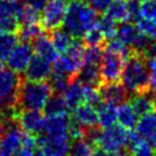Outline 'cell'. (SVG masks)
I'll list each match as a JSON object with an SVG mask.
<instances>
[{
	"label": "cell",
	"mask_w": 156,
	"mask_h": 156,
	"mask_svg": "<svg viewBox=\"0 0 156 156\" xmlns=\"http://www.w3.org/2000/svg\"><path fill=\"white\" fill-rule=\"evenodd\" d=\"M121 79L122 83L130 92V95L149 92V69L147 59L143 54L133 51L126 58Z\"/></svg>",
	"instance_id": "cell-1"
},
{
	"label": "cell",
	"mask_w": 156,
	"mask_h": 156,
	"mask_svg": "<svg viewBox=\"0 0 156 156\" xmlns=\"http://www.w3.org/2000/svg\"><path fill=\"white\" fill-rule=\"evenodd\" d=\"M98 13L84 0H71L63 21L64 30L73 38L82 39L83 35L96 24Z\"/></svg>",
	"instance_id": "cell-2"
},
{
	"label": "cell",
	"mask_w": 156,
	"mask_h": 156,
	"mask_svg": "<svg viewBox=\"0 0 156 156\" xmlns=\"http://www.w3.org/2000/svg\"><path fill=\"white\" fill-rule=\"evenodd\" d=\"M52 94L49 82L30 81L22 78L17 95V109H41Z\"/></svg>",
	"instance_id": "cell-3"
},
{
	"label": "cell",
	"mask_w": 156,
	"mask_h": 156,
	"mask_svg": "<svg viewBox=\"0 0 156 156\" xmlns=\"http://www.w3.org/2000/svg\"><path fill=\"white\" fill-rule=\"evenodd\" d=\"M22 76L9 69H0V113L17 111V95Z\"/></svg>",
	"instance_id": "cell-4"
},
{
	"label": "cell",
	"mask_w": 156,
	"mask_h": 156,
	"mask_svg": "<svg viewBox=\"0 0 156 156\" xmlns=\"http://www.w3.org/2000/svg\"><path fill=\"white\" fill-rule=\"evenodd\" d=\"M84 51L86 46L83 41L74 38L69 49L65 52H63L62 56L58 57V59L55 62L54 69H59L71 80H74L84 63Z\"/></svg>",
	"instance_id": "cell-5"
},
{
	"label": "cell",
	"mask_w": 156,
	"mask_h": 156,
	"mask_svg": "<svg viewBox=\"0 0 156 156\" xmlns=\"http://www.w3.org/2000/svg\"><path fill=\"white\" fill-rule=\"evenodd\" d=\"M130 130H126L123 126H112L100 130L99 136L97 138L95 147L101 148L105 152H117V151H126L128 139Z\"/></svg>",
	"instance_id": "cell-6"
},
{
	"label": "cell",
	"mask_w": 156,
	"mask_h": 156,
	"mask_svg": "<svg viewBox=\"0 0 156 156\" xmlns=\"http://www.w3.org/2000/svg\"><path fill=\"white\" fill-rule=\"evenodd\" d=\"M69 0H49L42 9L40 16V25L44 32H50L54 29L61 27L69 7Z\"/></svg>",
	"instance_id": "cell-7"
},
{
	"label": "cell",
	"mask_w": 156,
	"mask_h": 156,
	"mask_svg": "<svg viewBox=\"0 0 156 156\" xmlns=\"http://www.w3.org/2000/svg\"><path fill=\"white\" fill-rule=\"evenodd\" d=\"M104 49V48H103ZM126 59L116 52L104 49L103 57L99 64L100 78L103 82H115L120 81L123 72Z\"/></svg>",
	"instance_id": "cell-8"
},
{
	"label": "cell",
	"mask_w": 156,
	"mask_h": 156,
	"mask_svg": "<svg viewBox=\"0 0 156 156\" xmlns=\"http://www.w3.org/2000/svg\"><path fill=\"white\" fill-rule=\"evenodd\" d=\"M23 6L18 0H0V31L17 34L20 29L18 16Z\"/></svg>",
	"instance_id": "cell-9"
},
{
	"label": "cell",
	"mask_w": 156,
	"mask_h": 156,
	"mask_svg": "<svg viewBox=\"0 0 156 156\" xmlns=\"http://www.w3.org/2000/svg\"><path fill=\"white\" fill-rule=\"evenodd\" d=\"M16 121L26 133L39 136L44 131V114L40 109H17Z\"/></svg>",
	"instance_id": "cell-10"
},
{
	"label": "cell",
	"mask_w": 156,
	"mask_h": 156,
	"mask_svg": "<svg viewBox=\"0 0 156 156\" xmlns=\"http://www.w3.org/2000/svg\"><path fill=\"white\" fill-rule=\"evenodd\" d=\"M38 146L44 156H69L71 139L69 136H40Z\"/></svg>",
	"instance_id": "cell-11"
},
{
	"label": "cell",
	"mask_w": 156,
	"mask_h": 156,
	"mask_svg": "<svg viewBox=\"0 0 156 156\" xmlns=\"http://www.w3.org/2000/svg\"><path fill=\"white\" fill-rule=\"evenodd\" d=\"M33 56V49L29 42L21 41V44H16V46L12 49L7 58L5 59L9 69L16 73L21 74L25 71L26 66Z\"/></svg>",
	"instance_id": "cell-12"
},
{
	"label": "cell",
	"mask_w": 156,
	"mask_h": 156,
	"mask_svg": "<svg viewBox=\"0 0 156 156\" xmlns=\"http://www.w3.org/2000/svg\"><path fill=\"white\" fill-rule=\"evenodd\" d=\"M23 130L18 123L6 129L0 140V156H16L22 145Z\"/></svg>",
	"instance_id": "cell-13"
},
{
	"label": "cell",
	"mask_w": 156,
	"mask_h": 156,
	"mask_svg": "<svg viewBox=\"0 0 156 156\" xmlns=\"http://www.w3.org/2000/svg\"><path fill=\"white\" fill-rule=\"evenodd\" d=\"M101 99L104 101L114 105H120L124 101H128L130 98V92L126 90L124 84L120 81L115 82H103L98 88Z\"/></svg>",
	"instance_id": "cell-14"
},
{
	"label": "cell",
	"mask_w": 156,
	"mask_h": 156,
	"mask_svg": "<svg viewBox=\"0 0 156 156\" xmlns=\"http://www.w3.org/2000/svg\"><path fill=\"white\" fill-rule=\"evenodd\" d=\"M52 67L51 63L48 62L42 57L32 56L31 61L26 66L24 73V79L30 81H47L50 74H51Z\"/></svg>",
	"instance_id": "cell-15"
},
{
	"label": "cell",
	"mask_w": 156,
	"mask_h": 156,
	"mask_svg": "<svg viewBox=\"0 0 156 156\" xmlns=\"http://www.w3.org/2000/svg\"><path fill=\"white\" fill-rule=\"evenodd\" d=\"M86 94H87V86H84L76 79H74L69 83V86L63 91L62 96L64 97L69 111H73L79 105L84 103Z\"/></svg>",
	"instance_id": "cell-16"
},
{
	"label": "cell",
	"mask_w": 156,
	"mask_h": 156,
	"mask_svg": "<svg viewBox=\"0 0 156 156\" xmlns=\"http://www.w3.org/2000/svg\"><path fill=\"white\" fill-rule=\"evenodd\" d=\"M69 116L67 113L64 114H56V115H49L44 119V131L47 136L51 137H59V136H69Z\"/></svg>",
	"instance_id": "cell-17"
},
{
	"label": "cell",
	"mask_w": 156,
	"mask_h": 156,
	"mask_svg": "<svg viewBox=\"0 0 156 156\" xmlns=\"http://www.w3.org/2000/svg\"><path fill=\"white\" fill-rule=\"evenodd\" d=\"M32 42V49L35 52V55L42 57L44 59H47L50 63H55L58 59V51L54 48L49 35L44 33V31L35 37L34 39L31 41Z\"/></svg>",
	"instance_id": "cell-18"
},
{
	"label": "cell",
	"mask_w": 156,
	"mask_h": 156,
	"mask_svg": "<svg viewBox=\"0 0 156 156\" xmlns=\"http://www.w3.org/2000/svg\"><path fill=\"white\" fill-rule=\"evenodd\" d=\"M71 119L79 123L80 126H82L83 128H91V126H98L97 109L86 103L79 105L78 107H75L72 111Z\"/></svg>",
	"instance_id": "cell-19"
},
{
	"label": "cell",
	"mask_w": 156,
	"mask_h": 156,
	"mask_svg": "<svg viewBox=\"0 0 156 156\" xmlns=\"http://www.w3.org/2000/svg\"><path fill=\"white\" fill-rule=\"evenodd\" d=\"M75 79L87 87L98 88L101 83L99 64L83 63L82 67L80 69Z\"/></svg>",
	"instance_id": "cell-20"
},
{
	"label": "cell",
	"mask_w": 156,
	"mask_h": 156,
	"mask_svg": "<svg viewBox=\"0 0 156 156\" xmlns=\"http://www.w3.org/2000/svg\"><path fill=\"white\" fill-rule=\"evenodd\" d=\"M138 115L129 101H124L116 108V122L126 130H132L137 124Z\"/></svg>",
	"instance_id": "cell-21"
},
{
	"label": "cell",
	"mask_w": 156,
	"mask_h": 156,
	"mask_svg": "<svg viewBox=\"0 0 156 156\" xmlns=\"http://www.w3.org/2000/svg\"><path fill=\"white\" fill-rule=\"evenodd\" d=\"M130 104L138 116L156 111V103L149 92L140 94V95H132Z\"/></svg>",
	"instance_id": "cell-22"
},
{
	"label": "cell",
	"mask_w": 156,
	"mask_h": 156,
	"mask_svg": "<svg viewBox=\"0 0 156 156\" xmlns=\"http://www.w3.org/2000/svg\"><path fill=\"white\" fill-rule=\"evenodd\" d=\"M139 33L140 32H139L137 26L134 25L133 23L126 21V22H122L120 24V26H117L115 38H116V40L121 41L122 44L132 48L133 44L136 42L137 38H138Z\"/></svg>",
	"instance_id": "cell-23"
},
{
	"label": "cell",
	"mask_w": 156,
	"mask_h": 156,
	"mask_svg": "<svg viewBox=\"0 0 156 156\" xmlns=\"http://www.w3.org/2000/svg\"><path fill=\"white\" fill-rule=\"evenodd\" d=\"M96 109L98 114V126L101 129L112 126L116 123V105L103 101Z\"/></svg>",
	"instance_id": "cell-24"
},
{
	"label": "cell",
	"mask_w": 156,
	"mask_h": 156,
	"mask_svg": "<svg viewBox=\"0 0 156 156\" xmlns=\"http://www.w3.org/2000/svg\"><path fill=\"white\" fill-rule=\"evenodd\" d=\"M156 128V111L141 115L134 126L136 133L144 140H147Z\"/></svg>",
	"instance_id": "cell-25"
},
{
	"label": "cell",
	"mask_w": 156,
	"mask_h": 156,
	"mask_svg": "<svg viewBox=\"0 0 156 156\" xmlns=\"http://www.w3.org/2000/svg\"><path fill=\"white\" fill-rule=\"evenodd\" d=\"M49 33V38H50V41H51L54 48L56 49L58 54L61 52H65L67 49L69 48L71 44L73 42V37L69 34V32L64 29H61V27H57V29H54L52 31L48 32Z\"/></svg>",
	"instance_id": "cell-26"
},
{
	"label": "cell",
	"mask_w": 156,
	"mask_h": 156,
	"mask_svg": "<svg viewBox=\"0 0 156 156\" xmlns=\"http://www.w3.org/2000/svg\"><path fill=\"white\" fill-rule=\"evenodd\" d=\"M42 109H44V114H46L47 116L56 115V114H64L69 111L64 97L61 94H55V92H52L50 97L47 99Z\"/></svg>",
	"instance_id": "cell-27"
},
{
	"label": "cell",
	"mask_w": 156,
	"mask_h": 156,
	"mask_svg": "<svg viewBox=\"0 0 156 156\" xmlns=\"http://www.w3.org/2000/svg\"><path fill=\"white\" fill-rule=\"evenodd\" d=\"M105 15L113 20L116 23H122L129 21L128 17V10H126V1H121V0H115L112 1L107 9L105 10Z\"/></svg>",
	"instance_id": "cell-28"
},
{
	"label": "cell",
	"mask_w": 156,
	"mask_h": 156,
	"mask_svg": "<svg viewBox=\"0 0 156 156\" xmlns=\"http://www.w3.org/2000/svg\"><path fill=\"white\" fill-rule=\"evenodd\" d=\"M95 26L103 33L106 41H109V40L115 38L116 30H117L116 22H114L113 20L107 17L106 15H104V16H98Z\"/></svg>",
	"instance_id": "cell-29"
},
{
	"label": "cell",
	"mask_w": 156,
	"mask_h": 156,
	"mask_svg": "<svg viewBox=\"0 0 156 156\" xmlns=\"http://www.w3.org/2000/svg\"><path fill=\"white\" fill-rule=\"evenodd\" d=\"M18 42V37L16 33H9L0 31V61H5L9 52L12 51Z\"/></svg>",
	"instance_id": "cell-30"
},
{
	"label": "cell",
	"mask_w": 156,
	"mask_h": 156,
	"mask_svg": "<svg viewBox=\"0 0 156 156\" xmlns=\"http://www.w3.org/2000/svg\"><path fill=\"white\" fill-rule=\"evenodd\" d=\"M94 146L84 138L72 139L69 146V156H90Z\"/></svg>",
	"instance_id": "cell-31"
},
{
	"label": "cell",
	"mask_w": 156,
	"mask_h": 156,
	"mask_svg": "<svg viewBox=\"0 0 156 156\" xmlns=\"http://www.w3.org/2000/svg\"><path fill=\"white\" fill-rule=\"evenodd\" d=\"M44 32L40 24H29V25H20V29L17 31L18 40L31 42L35 37H38Z\"/></svg>",
	"instance_id": "cell-32"
},
{
	"label": "cell",
	"mask_w": 156,
	"mask_h": 156,
	"mask_svg": "<svg viewBox=\"0 0 156 156\" xmlns=\"http://www.w3.org/2000/svg\"><path fill=\"white\" fill-rule=\"evenodd\" d=\"M82 41L86 47H104L106 42L103 33L96 26H94L91 30H89L83 35Z\"/></svg>",
	"instance_id": "cell-33"
},
{
	"label": "cell",
	"mask_w": 156,
	"mask_h": 156,
	"mask_svg": "<svg viewBox=\"0 0 156 156\" xmlns=\"http://www.w3.org/2000/svg\"><path fill=\"white\" fill-rule=\"evenodd\" d=\"M136 26L148 39L156 40V21L151 18L140 17L136 21Z\"/></svg>",
	"instance_id": "cell-34"
},
{
	"label": "cell",
	"mask_w": 156,
	"mask_h": 156,
	"mask_svg": "<svg viewBox=\"0 0 156 156\" xmlns=\"http://www.w3.org/2000/svg\"><path fill=\"white\" fill-rule=\"evenodd\" d=\"M40 12L35 9L23 6V9L20 16H18V23L20 25H29V24H40Z\"/></svg>",
	"instance_id": "cell-35"
},
{
	"label": "cell",
	"mask_w": 156,
	"mask_h": 156,
	"mask_svg": "<svg viewBox=\"0 0 156 156\" xmlns=\"http://www.w3.org/2000/svg\"><path fill=\"white\" fill-rule=\"evenodd\" d=\"M128 153L130 156H155V149L144 139L131 147Z\"/></svg>",
	"instance_id": "cell-36"
},
{
	"label": "cell",
	"mask_w": 156,
	"mask_h": 156,
	"mask_svg": "<svg viewBox=\"0 0 156 156\" xmlns=\"http://www.w3.org/2000/svg\"><path fill=\"white\" fill-rule=\"evenodd\" d=\"M104 49L103 47H86L84 51V63L100 64Z\"/></svg>",
	"instance_id": "cell-37"
},
{
	"label": "cell",
	"mask_w": 156,
	"mask_h": 156,
	"mask_svg": "<svg viewBox=\"0 0 156 156\" xmlns=\"http://www.w3.org/2000/svg\"><path fill=\"white\" fill-rule=\"evenodd\" d=\"M140 16L156 21V0H144L140 7Z\"/></svg>",
	"instance_id": "cell-38"
},
{
	"label": "cell",
	"mask_w": 156,
	"mask_h": 156,
	"mask_svg": "<svg viewBox=\"0 0 156 156\" xmlns=\"http://www.w3.org/2000/svg\"><path fill=\"white\" fill-rule=\"evenodd\" d=\"M126 10H128V17L129 21H137L140 18V7L141 4L139 0H126Z\"/></svg>",
	"instance_id": "cell-39"
},
{
	"label": "cell",
	"mask_w": 156,
	"mask_h": 156,
	"mask_svg": "<svg viewBox=\"0 0 156 156\" xmlns=\"http://www.w3.org/2000/svg\"><path fill=\"white\" fill-rule=\"evenodd\" d=\"M147 65L149 69V84H151L149 94L152 95L153 99L156 103V61L149 59L147 61Z\"/></svg>",
	"instance_id": "cell-40"
},
{
	"label": "cell",
	"mask_w": 156,
	"mask_h": 156,
	"mask_svg": "<svg viewBox=\"0 0 156 156\" xmlns=\"http://www.w3.org/2000/svg\"><path fill=\"white\" fill-rule=\"evenodd\" d=\"M90 7L95 9L97 13H105L113 0H84Z\"/></svg>",
	"instance_id": "cell-41"
},
{
	"label": "cell",
	"mask_w": 156,
	"mask_h": 156,
	"mask_svg": "<svg viewBox=\"0 0 156 156\" xmlns=\"http://www.w3.org/2000/svg\"><path fill=\"white\" fill-rule=\"evenodd\" d=\"M48 1H49V0H21V2H22L23 5L35 9V10H38V12H41V10L46 7V5L48 4Z\"/></svg>",
	"instance_id": "cell-42"
},
{
	"label": "cell",
	"mask_w": 156,
	"mask_h": 156,
	"mask_svg": "<svg viewBox=\"0 0 156 156\" xmlns=\"http://www.w3.org/2000/svg\"><path fill=\"white\" fill-rule=\"evenodd\" d=\"M143 55L147 61H149V59L156 61V40H151V42L147 46Z\"/></svg>",
	"instance_id": "cell-43"
},
{
	"label": "cell",
	"mask_w": 156,
	"mask_h": 156,
	"mask_svg": "<svg viewBox=\"0 0 156 156\" xmlns=\"http://www.w3.org/2000/svg\"><path fill=\"white\" fill-rule=\"evenodd\" d=\"M147 140H148V144H149L154 149H156V128H155V130L153 131V133L151 134V137H149Z\"/></svg>",
	"instance_id": "cell-44"
},
{
	"label": "cell",
	"mask_w": 156,
	"mask_h": 156,
	"mask_svg": "<svg viewBox=\"0 0 156 156\" xmlns=\"http://www.w3.org/2000/svg\"><path fill=\"white\" fill-rule=\"evenodd\" d=\"M90 156H107V153L105 152L104 149L97 147L96 149H94V151H92V153H91Z\"/></svg>",
	"instance_id": "cell-45"
},
{
	"label": "cell",
	"mask_w": 156,
	"mask_h": 156,
	"mask_svg": "<svg viewBox=\"0 0 156 156\" xmlns=\"http://www.w3.org/2000/svg\"><path fill=\"white\" fill-rule=\"evenodd\" d=\"M107 156H130L128 151H117V152H109Z\"/></svg>",
	"instance_id": "cell-46"
},
{
	"label": "cell",
	"mask_w": 156,
	"mask_h": 156,
	"mask_svg": "<svg viewBox=\"0 0 156 156\" xmlns=\"http://www.w3.org/2000/svg\"><path fill=\"white\" fill-rule=\"evenodd\" d=\"M38 147H39V146H38ZM37 156H44V154L41 153V151H40L39 148H38V153H37Z\"/></svg>",
	"instance_id": "cell-47"
},
{
	"label": "cell",
	"mask_w": 156,
	"mask_h": 156,
	"mask_svg": "<svg viewBox=\"0 0 156 156\" xmlns=\"http://www.w3.org/2000/svg\"><path fill=\"white\" fill-rule=\"evenodd\" d=\"M1 137H2V132H1V129H0V140H1Z\"/></svg>",
	"instance_id": "cell-48"
},
{
	"label": "cell",
	"mask_w": 156,
	"mask_h": 156,
	"mask_svg": "<svg viewBox=\"0 0 156 156\" xmlns=\"http://www.w3.org/2000/svg\"><path fill=\"white\" fill-rule=\"evenodd\" d=\"M0 69H2V63H1V61H0Z\"/></svg>",
	"instance_id": "cell-49"
},
{
	"label": "cell",
	"mask_w": 156,
	"mask_h": 156,
	"mask_svg": "<svg viewBox=\"0 0 156 156\" xmlns=\"http://www.w3.org/2000/svg\"><path fill=\"white\" fill-rule=\"evenodd\" d=\"M121 1H126V0H121Z\"/></svg>",
	"instance_id": "cell-50"
},
{
	"label": "cell",
	"mask_w": 156,
	"mask_h": 156,
	"mask_svg": "<svg viewBox=\"0 0 156 156\" xmlns=\"http://www.w3.org/2000/svg\"><path fill=\"white\" fill-rule=\"evenodd\" d=\"M139 1H144V0H139Z\"/></svg>",
	"instance_id": "cell-51"
},
{
	"label": "cell",
	"mask_w": 156,
	"mask_h": 156,
	"mask_svg": "<svg viewBox=\"0 0 156 156\" xmlns=\"http://www.w3.org/2000/svg\"><path fill=\"white\" fill-rule=\"evenodd\" d=\"M155 156H156V152H155Z\"/></svg>",
	"instance_id": "cell-52"
}]
</instances>
